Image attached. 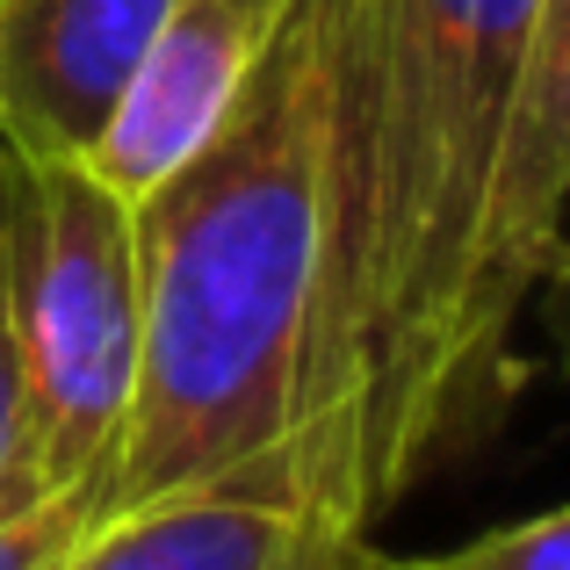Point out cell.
<instances>
[{
  "instance_id": "obj_4",
  "label": "cell",
  "mask_w": 570,
  "mask_h": 570,
  "mask_svg": "<svg viewBox=\"0 0 570 570\" xmlns=\"http://www.w3.org/2000/svg\"><path fill=\"white\" fill-rule=\"evenodd\" d=\"M289 0H174L80 167L130 209L232 130Z\"/></svg>"
},
{
  "instance_id": "obj_11",
  "label": "cell",
  "mask_w": 570,
  "mask_h": 570,
  "mask_svg": "<svg viewBox=\"0 0 570 570\" xmlns=\"http://www.w3.org/2000/svg\"><path fill=\"white\" fill-rule=\"evenodd\" d=\"M534 296H549V325H557V354H563V368H570V238L557 246V261H549V275H542V289Z\"/></svg>"
},
{
  "instance_id": "obj_8",
  "label": "cell",
  "mask_w": 570,
  "mask_h": 570,
  "mask_svg": "<svg viewBox=\"0 0 570 570\" xmlns=\"http://www.w3.org/2000/svg\"><path fill=\"white\" fill-rule=\"evenodd\" d=\"M528 159H534V195L549 217H570V0L557 14V37L542 51V80H534V130H528Z\"/></svg>"
},
{
  "instance_id": "obj_1",
  "label": "cell",
  "mask_w": 570,
  "mask_h": 570,
  "mask_svg": "<svg viewBox=\"0 0 570 570\" xmlns=\"http://www.w3.org/2000/svg\"><path fill=\"white\" fill-rule=\"evenodd\" d=\"M563 0H333L340 232L311 513L376 534L513 419L520 318L563 246L534 80Z\"/></svg>"
},
{
  "instance_id": "obj_5",
  "label": "cell",
  "mask_w": 570,
  "mask_h": 570,
  "mask_svg": "<svg viewBox=\"0 0 570 570\" xmlns=\"http://www.w3.org/2000/svg\"><path fill=\"white\" fill-rule=\"evenodd\" d=\"M167 8L174 0H0V153L80 167Z\"/></svg>"
},
{
  "instance_id": "obj_9",
  "label": "cell",
  "mask_w": 570,
  "mask_h": 570,
  "mask_svg": "<svg viewBox=\"0 0 570 570\" xmlns=\"http://www.w3.org/2000/svg\"><path fill=\"white\" fill-rule=\"evenodd\" d=\"M51 499L29 433V390H22V354H14V318H8V275H0V513Z\"/></svg>"
},
{
  "instance_id": "obj_6",
  "label": "cell",
  "mask_w": 570,
  "mask_h": 570,
  "mask_svg": "<svg viewBox=\"0 0 570 570\" xmlns=\"http://www.w3.org/2000/svg\"><path fill=\"white\" fill-rule=\"evenodd\" d=\"M66 570H390V549L304 505L195 491V499L109 505Z\"/></svg>"
},
{
  "instance_id": "obj_10",
  "label": "cell",
  "mask_w": 570,
  "mask_h": 570,
  "mask_svg": "<svg viewBox=\"0 0 570 570\" xmlns=\"http://www.w3.org/2000/svg\"><path fill=\"white\" fill-rule=\"evenodd\" d=\"M109 513L95 491H51V499L0 513V570H66V557L87 542V528Z\"/></svg>"
},
{
  "instance_id": "obj_3",
  "label": "cell",
  "mask_w": 570,
  "mask_h": 570,
  "mask_svg": "<svg viewBox=\"0 0 570 570\" xmlns=\"http://www.w3.org/2000/svg\"><path fill=\"white\" fill-rule=\"evenodd\" d=\"M0 275L43 484L109 505L138 390V209L72 159L0 153Z\"/></svg>"
},
{
  "instance_id": "obj_7",
  "label": "cell",
  "mask_w": 570,
  "mask_h": 570,
  "mask_svg": "<svg viewBox=\"0 0 570 570\" xmlns=\"http://www.w3.org/2000/svg\"><path fill=\"white\" fill-rule=\"evenodd\" d=\"M390 570H570V505L484 528L455 549H426V557H390Z\"/></svg>"
},
{
  "instance_id": "obj_2",
  "label": "cell",
  "mask_w": 570,
  "mask_h": 570,
  "mask_svg": "<svg viewBox=\"0 0 570 570\" xmlns=\"http://www.w3.org/2000/svg\"><path fill=\"white\" fill-rule=\"evenodd\" d=\"M333 232V0H289L232 130L138 203V390L109 505L232 491L311 513Z\"/></svg>"
}]
</instances>
